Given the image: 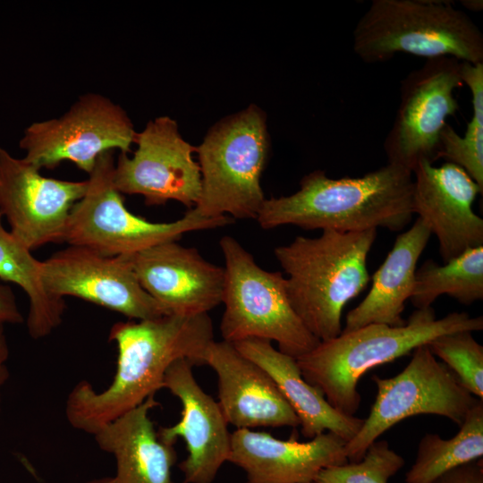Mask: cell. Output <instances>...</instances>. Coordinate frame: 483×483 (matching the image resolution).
I'll list each match as a JSON object with an SVG mask.
<instances>
[{"mask_svg": "<svg viewBox=\"0 0 483 483\" xmlns=\"http://www.w3.org/2000/svg\"><path fill=\"white\" fill-rule=\"evenodd\" d=\"M114 151L97 159L84 196L72 208L63 242L104 256H131L155 245L178 241L192 231L222 227L226 216L208 218L193 208L180 219L153 223L130 212L113 182Z\"/></svg>", "mask_w": 483, "mask_h": 483, "instance_id": "cell-8", "label": "cell"}, {"mask_svg": "<svg viewBox=\"0 0 483 483\" xmlns=\"http://www.w3.org/2000/svg\"><path fill=\"white\" fill-rule=\"evenodd\" d=\"M109 340L117 346L116 370L112 383L97 392L88 381L77 383L68 394L65 416L75 429L94 435L104 426L144 402L164 388L170 366L186 359L204 365L214 341L208 314H167L144 320L117 322Z\"/></svg>", "mask_w": 483, "mask_h": 483, "instance_id": "cell-1", "label": "cell"}, {"mask_svg": "<svg viewBox=\"0 0 483 483\" xmlns=\"http://www.w3.org/2000/svg\"><path fill=\"white\" fill-rule=\"evenodd\" d=\"M412 173L386 164L357 177L333 179L322 170L304 175L300 189L266 199L257 221L263 229L294 225L306 230H402L411 220Z\"/></svg>", "mask_w": 483, "mask_h": 483, "instance_id": "cell-2", "label": "cell"}, {"mask_svg": "<svg viewBox=\"0 0 483 483\" xmlns=\"http://www.w3.org/2000/svg\"><path fill=\"white\" fill-rule=\"evenodd\" d=\"M87 188L88 180L45 177L0 147V213L10 232L30 250L63 242L69 213Z\"/></svg>", "mask_w": 483, "mask_h": 483, "instance_id": "cell-14", "label": "cell"}, {"mask_svg": "<svg viewBox=\"0 0 483 483\" xmlns=\"http://www.w3.org/2000/svg\"><path fill=\"white\" fill-rule=\"evenodd\" d=\"M412 174L413 214L436 236L443 261L483 246V219L473 210L483 190L472 178L449 162L435 166L421 161Z\"/></svg>", "mask_w": 483, "mask_h": 483, "instance_id": "cell-16", "label": "cell"}, {"mask_svg": "<svg viewBox=\"0 0 483 483\" xmlns=\"http://www.w3.org/2000/svg\"><path fill=\"white\" fill-rule=\"evenodd\" d=\"M403 466L404 459L386 440H377L361 460L325 468L313 483H388Z\"/></svg>", "mask_w": 483, "mask_h": 483, "instance_id": "cell-28", "label": "cell"}, {"mask_svg": "<svg viewBox=\"0 0 483 483\" xmlns=\"http://www.w3.org/2000/svg\"><path fill=\"white\" fill-rule=\"evenodd\" d=\"M219 245L225 258L223 340L275 341L280 352L294 359L313 350L320 341L293 309L283 274L260 267L232 236L222 237Z\"/></svg>", "mask_w": 483, "mask_h": 483, "instance_id": "cell-7", "label": "cell"}, {"mask_svg": "<svg viewBox=\"0 0 483 483\" xmlns=\"http://www.w3.org/2000/svg\"><path fill=\"white\" fill-rule=\"evenodd\" d=\"M442 294L463 305L483 299V246L469 249L443 266L428 259L416 270L410 298L416 309L431 307Z\"/></svg>", "mask_w": 483, "mask_h": 483, "instance_id": "cell-25", "label": "cell"}, {"mask_svg": "<svg viewBox=\"0 0 483 483\" xmlns=\"http://www.w3.org/2000/svg\"><path fill=\"white\" fill-rule=\"evenodd\" d=\"M483 329V318L452 312L436 318L432 307L416 309L403 326L369 324L320 343L296 359L301 375L338 411L353 416L360 408L359 380L372 368L409 354L454 332Z\"/></svg>", "mask_w": 483, "mask_h": 483, "instance_id": "cell-3", "label": "cell"}, {"mask_svg": "<svg viewBox=\"0 0 483 483\" xmlns=\"http://www.w3.org/2000/svg\"><path fill=\"white\" fill-rule=\"evenodd\" d=\"M41 278L55 297H77L130 319L169 314L142 288L129 256L108 257L70 245L41 261Z\"/></svg>", "mask_w": 483, "mask_h": 483, "instance_id": "cell-13", "label": "cell"}, {"mask_svg": "<svg viewBox=\"0 0 483 483\" xmlns=\"http://www.w3.org/2000/svg\"><path fill=\"white\" fill-rule=\"evenodd\" d=\"M460 73L471 93L472 114L463 135L445 124L440 134L438 159L462 167L483 190V63L461 62Z\"/></svg>", "mask_w": 483, "mask_h": 483, "instance_id": "cell-26", "label": "cell"}, {"mask_svg": "<svg viewBox=\"0 0 483 483\" xmlns=\"http://www.w3.org/2000/svg\"><path fill=\"white\" fill-rule=\"evenodd\" d=\"M460 66L453 57L427 59L401 81L399 106L383 145L388 164L412 173L421 161L438 160L441 131L459 109Z\"/></svg>", "mask_w": 483, "mask_h": 483, "instance_id": "cell-11", "label": "cell"}, {"mask_svg": "<svg viewBox=\"0 0 483 483\" xmlns=\"http://www.w3.org/2000/svg\"><path fill=\"white\" fill-rule=\"evenodd\" d=\"M204 364L216 374L217 402L236 429L297 428L299 419L271 377L226 341H213Z\"/></svg>", "mask_w": 483, "mask_h": 483, "instance_id": "cell-18", "label": "cell"}, {"mask_svg": "<svg viewBox=\"0 0 483 483\" xmlns=\"http://www.w3.org/2000/svg\"><path fill=\"white\" fill-rule=\"evenodd\" d=\"M85 483H117L114 477H105L101 479H96Z\"/></svg>", "mask_w": 483, "mask_h": 483, "instance_id": "cell-33", "label": "cell"}, {"mask_svg": "<svg viewBox=\"0 0 483 483\" xmlns=\"http://www.w3.org/2000/svg\"><path fill=\"white\" fill-rule=\"evenodd\" d=\"M353 51L367 64L403 53L427 59L483 63V35L450 2L373 0L353 30Z\"/></svg>", "mask_w": 483, "mask_h": 483, "instance_id": "cell-5", "label": "cell"}, {"mask_svg": "<svg viewBox=\"0 0 483 483\" xmlns=\"http://www.w3.org/2000/svg\"><path fill=\"white\" fill-rule=\"evenodd\" d=\"M133 157L120 153L114 164L113 182L122 194H140L148 206L176 200L189 208L199 201L201 174L193 158L196 147L179 132L169 116L149 121L137 132Z\"/></svg>", "mask_w": 483, "mask_h": 483, "instance_id": "cell-12", "label": "cell"}, {"mask_svg": "<svg viewBox=\"0 0 483 483\" xmlns=\"http://www.w3.org/2000/svg\"><path fill=\"white\" fill-rule=\"evenodd\" d=\"M159 405L150 396L93 435L98 447L114 455L117 483H175L176 452L159 438L149 416Z\"/></svg>", "mask_w": 483, "mask_h": 483, "instance_id": "cell-20", "label": "cell"}, {"mask_svg": "<svg viewBox=\"0 0 483 483\" xmlns=\"http://www.w3.org/2000/svg\"><path fill=\"white\" fill-rule=\"evenodd\" d=\"M186 359L174 362L165 376L164 388L182 403L181 419L157 430L159 438L174 445L182 438L188 452L179 463L184 483H212L231 452V432L220 406L197 382Z\"/></svg>", "mask_w": 483, "mask_h": 483, "instance_id": "cell-15", "label": "cell"}, {"mask_svg": "<svg viewBox=\"0 0 483 483\" xmlns=\"http://www.w3.org/2000/svg\"><path fill=\"white\" fill-rule=\"evenodd\" d=\"M23 321L15 296L10 286L0 283V325Z\"/></svg>", "mask_w": 483, "mask_h": 483, "instance_id": "cell-30", "label": "cell"}, {"mask_svg": "<svg viewBox=\"0 0 483 483\" xmlns=\"http://www.w3.org/2000/svg\"><path fill=\"white\" fill-rule=\"evenodd\" d=\"M346 442L324 432L306 442L252 429L231 433L228 462L246 474V483H313L321 470L347 463Z\"/></svg>", "mask_w": 483, "mask_h": 483, "instance_id": "cell-19", "label": "cell"}, {"mask_svg": "<svg viewBox=\"0 0 483 483\" xmlns=\"http://www.w3.org/2000/svg\"><path fill=\"white\" fill-rule=\"evenodd\" d=\"M0 279L19 285L30 302L27 328L34 339L50 335L63 320L64 300L47 292L38 260L17 237L3 225L0 213Z\"/></svg>", "mask_w": 483, "mask_h": 483, "instance_id": "cell-23", "label": "cell"}, {"mask_svg": "<svg viewBox=\"0 0 483 483\" xmlns=\"http://www.w3.org/2000/svg\"><path fill=\"white\" fill-rule=\"evenodd\" d=\"M9 358V348L4 334V325H0V402L1 391L4 385L9 372L7 369V360Z\"/></svg>", "mask_w": 483, "mask_h": 483, "instance_id": "cell-31", "label": "cell"}, {"mask_svg": "<svg viewBox=\"0 0 483 483\" xmlns=\"http://www.w3.org/2000/svg\"><path fill=\"white\" fill-rule=\"evenodd\" d=\"M431 232L420 218L399 234L390 252L373 275L367 296L345 318L342 332H350L369 324L400 326L405 301L411 296L418 260Z\"/></svg>", "mask_w": 483, "mask_h": 483, "instance_id": "cell-22", "label": "cell"}, {"mask_svg": "<svg viewBox=\"0 0 483 483\" xmlns=\"http://www.w3.org/2000/svg\"><path fill=\"white\" fill-rule=\"evenodd\" d=\"M129 257L142 288L169 314H207L222 303L225 269L198 250L172 241Z\"/></svg>", "mask_w": 483, "mask_h": 483, "instance_id": "cell-17", "label": "cell"}, {"mask_svg": "<svg viewBox=\"0 0 483 483\" xmlns=\"http://www.w3.org/2000/svg\"><path fill=\"white\" fill-rule=\"evenodd\" d=\"M233 344L271 377L296 414L305 437L311 439L332 432L347 443L358 433L364 419L335 410L317 387L305 380L296 359L275 349L267 340L247 339Z\"/></svg>", "mask_w": 483, "mask_h": 483, "instance_id": "cell-21", "label": "cell"}, {"mask_svg": "<svg viewBox=\"0 0 483 483\" xmlns=\"http://www.w3.org/2000/svg\"><path fill=\"white\" fill-rule=\"evenodd\" d=\"M377 229L322 231L318 237L297 236L274 253L287 275L290 302L308 330L319 341L342 334L345 305L369 284L368 255Z\"/></svg>", "mask_w": 483, "mask_h": 483, "instance_id": "cell-4", "label": "cell"}, {"mask_svg": "<svg viewBox=\"0 0 483 483\" xmlns=\"http://www.w3.org/2000/svg\"><path fill=\"white\" fill-rule=\"evenodd\" d=\"M137 132L126 112L108 97L88 93L61 117L35 122L20 140L25 161L39 170L55 169L64 160L89 174L107 151L128 153Z\"/></svg>", "mask_w": 483, "mask_h": 483, "instance_id": "cell-10", "label": "cell"}, {"mask_svg": "<svg viewBox=\"0 0 483 483\" xmlns=\"http://www.w3.org/2000/svg\"><path fill=\"white\" fill-rule=\"evenodd\" d=\"M449 439L424 435L415 461L405 474V483H432L443 474L483 456V400L479 399Z\"/></svg>", "mask_w": 483, "mask_h": 483, "instance_id": "cell-24", "label": "cell"}, {"mask_svg": "<svg viewBox=\"0 0 483 483\" xmlns=\"http://www.w3.org/2000/svg\"><path fill=\"white\" fill-rule=\"evenodd\" d=\"M269 148L266 116L255 105L212 126L196 147L201 191L193 208L208 218L256 219L266 199L260 177Z\"/></svg>", "mask_w": 483, "mask_h": 483, "instance_id": "cell-6", "label": "cell"}, {"mask_svg": "<svg viewBox=\"0 0 483 483\" xmlns=\"http://www.w3.org/2000/svg\"><path fill=\"white\" fill-rule=\"evenodd\" d=\"M432 483H483L482 459L449 470Z\"/></svg>", "mask_w": 483, "mask_h": 483, "instance_id": "cell-29", "label": "cell"}, {"mask_svg": "<svg viewBox=\"0 0 483 483\" xmlns=\"http://www.w3.org/2000/svg\"><path fill=\"white\" fill-rule=\"evenodd\" d=\"M428 347L455 374L468 392L483 400V346L475 340L472 332L441 335Z\"/></svg>", "mask_w": 483, "mask_h": 483, "instance_id": "cell-27", "label": "cell"}, {"mask_svg": "<svg viewBox=\"0 0 483 483\" xmlns=\"http://www.w3.org/2000/svg\"><path fill=\"white\" fill-rule=\"evenodd\" d=\"M462 5L470 11H481L482 10V1L481 0H465L462 1Z\"/></svg>", "mask_w": 483, "mask_h": 483, "instance_id": "cell-32", "label": "cell"}, {"mask_svg": "<svg viewBox=\"0 0 483 483\" xmlns=\"http://www.w3.org/2000/svg\"><path fill=\"white\" fill-rule=\"evenodd\" d=\"M377 394L369 416L358 433L345 444L349 462H359L368 448L391 427L402 419L434 414L461 426L476 399L455 374L436 360L428 345L413 351L408 365L396 376H372Z\"/></svg>", "mask_w": 483, "mask_h": 483, "instance_id": "cell-9", "label": "cell"}]
</instances>
